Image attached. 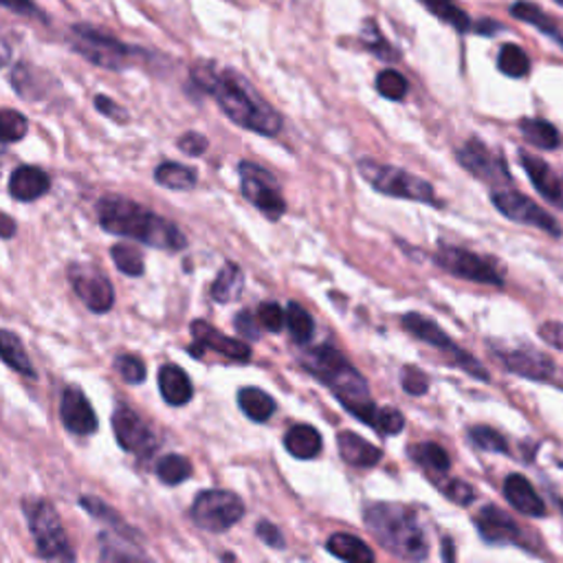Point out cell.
I'll return each mask as SVG.
<instances>
[{
	"instance_id": "obj_12",
	"label": "cell",
	"mask_w": 563,
	"mask_h": 563,
	"mask_svg": "<svg viewBox=\"0 0 563 563\" xmlns=\"http://www.w3.org/2000/svg\"><path fill=\"white\" fill-rule=\"evenodd\" d=\"M491 203L498 207V212L502 216H507L513 222L537 227V229H541V231H546L554 238L561 235L559 222L546 209H541L535 201L526 199L520 192H494Z\"/></svg>"
},
{
	"instance_id": "obj_16",
	"label": "cell",
	"mask_w": 563,
	"mask_h": 563,
	"mask_svg": "<svg viewBox=\"0 0 563 563\" xmlns=\"http://www.w3.org/2000/svg\"><path fill=\"white\" fill-rule=\"evenodd\" d=\"M113 432L121 449L137 456H148L156 449V438L148 423L126 406H119L113 414Z\"/></svg>"
},
{
	"instance_id": "obj_46",
	"label": "cell",
	"mask_w": 563,
	"mask_h": 563,
	"mask_svg": "<svg viewBox=\"0 0 563 563\" xmlns=\"http://www.w3.org/2000/svg\"><path fill=\"white\" fill-rule=\"evenodd\" d=\"M258 319H260V324H263L267 331L278 333V331H282V327H284L286 312H284L278 304L267 302V304L260 306V310H258Z\"/></svg>"
},
{
	"instance_id": "obj_9",
	"label": "cell",
	"mask_w": 563,
	"mask_h": 563,
	"mask_svg": "<svg viewBox=\"0 0 563 563\" xmlns=\"http://www.w3.org/2000/svg\"><path fill=\"white\" fill-rule=\"evenodd\" d=\"M71 42L79 55L111 71L124 68L132 57V51L124 42L89 25H73Z\"/></svg>"
},
{
	"instance_id": "obj_4",
	"label": "cell",
	"mask_w": 563,
	"mask_h": 563,
	"mask_svg": "<svg viewBox=\"0 0 563 563\" xmlns=\"http://www.w3.org/2000/svg\"><path fill=\"white\" fill-rule=\"evenodd\" d=\"M368 530L394 556L423 561L430 556V539L417 511L394 502L370 504L363 513Z\"/></svg>"
},
{
	"instance_id": "obj_49",
	"label": "cell",
	"mask_w": 563,
	"mask_h": 563,
	"mask_svg": "<svg viewBox=\"0 0 563 563\" xmlns=\"http://www.w3.org/2000/svg\"><path fill=\"white\" fill-rule=\"evenodd\" d=\"M539 337L548 346H552L556 350H563V324H561V321H546V324L539 327Z\"/></svg>"
},
{
	"instance_id": "obj_34",
	"label": "cell",
	"mask_w": 563,
	"mask_h": 563,
	"mask_svg": "<svg viewBox=\"0 0 563 563\" xmlns=\"http://www.w3.org/2000/svg\"><path fill=\"white\" fill-rule=\"evenodd\" d=\"M156 475L161 477V482H166V485H181V482H185L192 475V462L185 456L170 453L156 462Z\"/></svg>"
},
{
	"instance_id": "obj_40",
	"label": "cell",
	"mask_w": 563,
	"mask_h": 563,
	"mask_svg": "<svg viewBox=\"0 0 563 563\" xmlns=\"http://www.w3.org/2000/svg\"><path fill=\"white\" fill-rule=\"evenodd\" d=\"M469 438L471 443L482 449V451H494V453H509V445L507 438L496 432L494 427H485V425H477L469 430Z\"/></svg>"
},
{
	"instance_id": "obj_26",
	"label": "cell",
	"mask_w": 563,
	"mask_h": 563,
	"mask_svg": "<svg viewBox=\"0 0 563 563\" xmlns=\"http://www.w3.org/2000/svg\"><path fill=\"white\" fill-rule=\"evenodd\" d=\"M286 451L297 460H310L321 451V436L310 425H293L284 436Z\"/></svg>"
},
{
	"instance_id": "obj_41",
	"label": "cell",
	"mask_w": 563,
	"mask_h": 563,
	"mask_svg": "<svg viewBox=\"0 0 563 563\" xmlns=\"http://www.w3.org/2000/svg\"><path fill=\"white\" fill-rule=\"evenodd\" d=\"M414 453L421 464H425L427 469H432L436 473H447L451 469L449 453L436 443H423L419 449H414Z\"/></svg>"
},
{
	"instance_id": "obj_44",
	"label": "cell",
	"mask_w": 563,
	"mask_h": 563,
	"mask_svg": "<svg viewBox=\"0 0 563 563\" xmlns=\"http://www.w3.org/2000/svg\"><path fill=\"white\" fill-rule=\"evenodd\" d=\"M115 368L119 372V376L130 383V385H139L145 381V366L139 357L135 355H119L115 359Z\"/></svg>"
},
{
	"instance_id": "obj_57",
	"label": "cell",
	"mask_w": 563,
	"mask_h": 563,
	"mask_svg": "<svg viewBox=\"0 0 563 563\" xmlns=\"http://www.w3.org/2000/svg\"><path fill=\"white\" fill-rule=\"evenodd\" d=\"M554 3H556V5H561V8H563V0H554Z\"/></svg>"
},
{
	"instance_id": "obj_15",
	"label": "cell",
	"mask_w": 563,
	"mask_h": 563,
	"mask_svg": "<svg viewBox=\"0 0 563 563\" xmlns=\"http://www.w3.org/2000/svg\"><path fill=\"white\" fill-rule=\"evenodd\" d=\"M458 161L464 170H469L473 177L482 181H489L494 185H502L511 181L504 161L494 156L491 150L479 139H471L466 145H462L458 150Z\"/></svg>"
},
{
	"instance_id": "obj_30",
	"label": "cell",
	"mask_w": 563,
	"mask_h": 563,
	"mask_svg": "<svg viewBox=\"0 0 563 563\" xmlns=\"http://www.w3.org/2000/svg\"><path fill=\"white\" fill-rule=\"evenodd\" d=\"M509 12H511L513 18H517V21H522V23H528L530 27L539 29L541 34H546V36H550V38H556V40L563 44V38H561V34H559L554 21H552L539 5L528 3V0H517V3L511 5Z\"/></svg>"
},
{
	"instance_id": "obj_27",
	"label": "cell",
	"mask_w": 563,
	"mask_h": 563,
	"mask_svg": "<svg viewBox=\"0 0 563 563\" xmlns=\"http://www.w3.org/2000/svg\"><path fill=\"white\" fill-rule=\"evenodd\" d=\"M0 359H3L12 370H16L18 374L31 376L36 379V370L34 363L21 342V337L12 331H0Z\"/></svg>"
},
{
	"instance_id": "obj_38",
	"label": "cell",
	"mask_w": 563,
	"mask_h": 563,
	"mask_svg": "<svg viewBox=\"0 0 563 563\" xmlns=\"http://www.w3.org/2000/svg\"><path fill=\"white\" fill-rule=\"evenodd\" d=\"M408 79L400 75L398 71L394 68H385L379 73L376 77V91L385 98V100H392V102H400L406 95H408Z\"/></svg>"
},
{
	"instance_id": "obj_25",
	"label": "cell",
	"mask_w": 563,
	"mask_h": 563,
	"mask_svg": "<svg viewBox=\"0 0 563 563\" xmlns=\"http://www.w3.org/2000/svg\"><path fill=\"white\" fill-rule=\"evenodd\" d=\"M327 548L331 554H335L337 559L348 561V563H372L374 561L372 548L363 539L348 535V533L331 535Z\"/></svg>"
},
{
	"instance_id": "obj_33",
	"label": "cell",
	"mask_w": 563,
	"mask_h": 563,
	"mask_svg": "<svg viewBox=\"0 0 563 563\" xmlns=\"http://www.w3.org/2000/svg\"><path fill=\"white\" fill-rule=\"evenodd\" d=\"M520 130L528 143L541 150H554L559 148V132L556 128L546 119H522Z\"/></svg>"
},
{
	"instance_id": "obj_28",
	"label": "cell",
	"mask_w": 563,
	"mask_h": 563,
	"mask_svg": "<svg viewBox=\"0 0 563 563\" xmlns=\"http://www.w3.org/2000/svg\"><path fill=\"white\" fill-rule=\"evenodd\" d=\"M238 406L243 410L252 421L256 423H265L273 417L276 412V400L258 389V387H243L238 392Z\"/></svg>"
},
{
	"instance_id": "obj_48",
	"label": "cell",
	"mask_w": 563,
	"mask_h": 563,
	"mask_svg": "<svg viewBox=\"0 0 563 563\" xmlns=\"http://www.w3.org/2000/svg\"><path fill=\"white\" fill-rule=\"evenodd\" d=\"M445 496H447L451 502L460 504V507H469V504L475 500L473 487H469L466 482H462V479L449 482V485L445 487Z\"/></svg>"
},
{
	"instance_id": "obj_51",
	"label": "cell",
	"mask_w": 563,
	"mask_h": 563,
	"mask_svg": "<svg viewBox=\"0 0 563 563\" xmlns=\"http://www.w3.org/2000/svg\"><path fill=\"white\" fill-rule=\"evenodd\" d=\"M95 108H98L102 115L115 119L117 124H126V121H128V113H126L119 104H115L113 100H108L106 95H98V98H95Z\"/></svg>"
},
{
	"instance_id": "obj_18",
	"label": "cell",
	"mask_w": 563,
	"mask_h": 563,
	"mask_svg": "<svg viewBox=\"0 0 563 563\" xmlns=\"http://www.w3.org/2000/svg\"><path fill=\"white\" fill-rule=\"evenodd\" d=\"M192 335L196 340V344L190 346V353L194 357L205 355V350H214V353H218L222 357H229V359H235V361H247L252 357V348L245 342L231 340V337L218 333L212 324H207V321H203V319L194 321Z\"/></svg>"
},
{
	"instance_id": "obj_32",
	"label": "cell",
	"mask_w": 563,
	"mask_h": 563,
	"mask_svg": "<svg viewBox=\"0 0 563 563\" xmlns=\"http://www.w3.org/2000/svg\"><path fill=\"white\" fill-rule=\"evenodd\" d=\"M154 179L158 185H164L168 190H181V192L192 190L196 185V172L181 164H172V161L161 164L154 172Z\"/></svg>"
},
{
	"instance_id": "obj_5",
	"label": "cell",
	"mask_w": 563,
	"mask_h": 563,
	"mask_svg": "<svg viewBox=\"0 0 563 563\" xmlns=\"http://www.w3.org/2000/svg\"><path fill=\"white\" fill-rule=\"evenodd\" d=\"M359 172L376 192H381L385 196L438 205L432 183H427L425 179H421L404 168L379 164V161H374V158H361Z\"/></svg>"
},
{
	"instance_id": "obj_24",
	"label": "cell",
	"mask_w": 563,
	"mask_h": 563,
	"mask_svg": "<svg viewBox=\"0 0 563 563\" xmlns=\"http://www.w3.org/2000/svg\"><path fill=\"white\" fill-rule=\"evenodd\" d=\"M337 447L342 458L359 469H368L379 464V460L383 458V451L379 447H374L372 443H368L366 438H361L359 434L353 432H342L337 436Z\"/></svg>"
},
{
	"instance_id": "obj_19",
	"label": "cell",
	"mask_w": 563,
	"mask_h": 563,
	"mask_svg": "<svg viewBox=\"0 0 563 563\" xmlns=\"http://www.w3.org/2000/svg\"><path fill=\"white\" fill-rule=\"evenodd\" d=\"M60 419L71 434L91 436L98 432V417L79 387H66L60 400Z\"/></svg>"
},
{
	"instance_id": "obj_22",
	"label": "cell",
	"mask_w": 563,
	"mask_h": 563,
	"mask_svg": "<svg viewBox=\"0 0 563 563\" xmlns=\"http://www.w3.org/2000/svg\"><path fill=\"white\" fill-rule=\"evenodd\" d=\"M158 389L166 398L168 406L181 408L192 400V381L190 376L175 363H168L158 370Z\"/></svg>"
},
{
	"instance_id": "obj_54",
	"label": "cell",
	"mask_w": 563,
	"mask_h": 563,
	"mask_svg": "<svg viewBox=\"0 0 563 563\" xmlns=\"http://www.w3.org/2000/svg\"><path fill=\"white\" fill-rule=\"evenodd\" d=\"M0 5L16 12V14H36V5L31 3V0H0Z\"/></svg>"
},
{
	"instance_id": "obj_50",
	"label": "cell",
	"mask_w": 563,
	"mask_h": 563,
	"mask_svg": "<svg viewBox=\"0 0 563 563\" xmlns=\"http://www.w3.org/2000/svg\"><path fill=\"white\" fill-rule=\"evenodd\" d=\"M207 139L199 132H185L181 139H179V150H183L185 154L190 156H201L205 150H207Z\"/></svg>"
},
{
	"instance_id": "obj_14",
	"label": "cell",
	"mask_w": 563,
	"mask_h": 563,
	"mask_svg": "<svg viewBox=\"0 0 563 563\" xmlns=\"http://www.w3.org/2000/svg\"><path fill=\"white\" fill-rule=\"evenodd\" d=\"M475 526L489 543H513L526 550H535V546L528 541L524 528L502 509L498 507H485L475 515Z\"/></svg>"
},
{
	"instance_id": "obj_2",
	"label": "cell",
	"mask_w": 563,
	"mask_h": 563,
	"mask_svg": "<svg viewBox=\"0 0 563 563\" xmlns=\"http://www.w3.org/2000/svg\"><path fill=\"white\" fill-rule=\"evenodd\" d=\"M98 220L108 233L139 240L154 249L181 252L188 245L185 235L175 222L121 196L102 199L98 203Z\"/></svg>"
},
{
	"instance_id": "obj_45",
	"label": "cell",
	"mask_w": 563,
	"mask_h": 563,
	"mask_svg": "<svg viewBox=\"0 0 563 563\" xmlns=\"http://www.w3.org/2000/svg\"><path fill=\"white\" fill-rule=\"evenodd\" d=\"M406 427V419L404 414H400L398 410L394 408H383L379 410V417H376V423H374V430L383 436H396L404 432Z\"/></svg>"
},
{
	"instance_id": "obj_53",
	"label": "cell",
	"mask_w": 563,
	"mask_h": 563,
	"mask_svg": "<svg viewBox=\"0 0 563 563\" xmlns=\"http://www.w3.org/2000/svg\"><path fill=\"white\" fill-rule=\"evenodd\" d=\"M235 329L240 335H245L249 340H258V327H256V317H252L249 310H243L235 317Z\"/></svg>"
},
{
	"instance_id": "obj_58",
	"label": "cell",
	"mask_w": 563,
	"mask_h": 563,
	"mask_svg": "<svg viewBox=\"0 0 563 563\" xmlns=\"http://www.w3.org/2000/svg\"><path fill=\"white\" fill-rule=\"evenodd\" d=\"M0 66H3V55H0Z\"/></svg>"
},
{
	"instance_id": "obj_39",
	"label": "cell",
	"mask_w": 563,
	"mask_h": 563,
	"mask_svg": "<svg viewBox=\"0 0 563 563\" xmlns=\"http://www.w3.org/2000/svg\"><path fill=\"white\" fill-rule=\"evenodd\" d=\"M111 258L115 260L117 269H119L121 273H126V276H135V278H137V276H141L143 269H145L141 249H137V247H132V245H115V247L111 249Z\"/></svg>"
},
{
	"instance_id": "obj_23",
	"label": "cell",
	"mask_w": 563,
	"mask_h": 563,
	"mask_svg": "<svg viewBox=\"0 0 563 563\" xmlns=\"http://www.w3.org/2000/svg\"><path fill=\"white\" fill-rule=\"evenodd\" d=\"M51 188V181L47 177V172H42L36 166H23L18 170H14L12 179H10V194L16 201H38L40 196H44Z\"/></svg>"
},
{
	"instance_id": "obj_6",
	"label": "cell",
	"mask_w": 563,
	"mask_h": 563,
	"mask_svg": "<svg viewBox=\"0 0 563 563\" xmlns=\"http://www.w3.org/2000/svg\"><path fill=\"white\" fill-rule=\"evenodd\" d=\"M25 513L31 526V535L36 539L40 556L49 561H73L75 554L66 539L64 526L57 517V511L47 500L25 502Z\"/></svg>"
},
{
	"instance_id": "obj_8",
	"label": "cell",
	"mask_w": 563,
	"mask_h": 563,
	"mask_svg": "<svg viewBox=\"0 0 563 563\" xmlns=\"http://www.w3.org/2000/svg\"><path fill=\"white\" fill-rule=\"evenodd\" d=\"M245 515V502L231 491H203L192 507V520L207 533H227Z\"/></svg>"
},
{
	"instance_id": "obj_47",
	"label": "cell",
	"mask_w": 563,
	"mask_h": 563,
	"mask_svg": "<svg viewBox=\"0 0 563 563\" xmlns=\"http://www.w3.org/2000/svg\"><path fill=\"white\" fill-rule=\"evenodd\" d=\"M400 385H404V389L412 396H421L430 389V379L427 374H423L421 370L417 368H404V374H400Z\"/></svg>"
},
{
	"instance_id": "obj_56",
	"label": "cell",
	"mask_w": 563,
	"mask_h": 563,
	"mask_svg": "<svg viewBox=\"0 0 563 563\" xmlns=\"http://www.w3.org/2000/svg\"><path fill=\"white\" fill-rule=\"evenodd\" d=\"M3 148H5V141H0V152H3Z\"/></svg>"
},
{
	"instance_id": "obj_55",
	"label": "cell",
	"mask_w": 563,
	"mask_h": 563,
	"mask_svg": "<svg viewBox=\"0 0 563 563\" xmlns=\"http://www.w3.org/2000/svg\"><path fill=\"white\" fill-rule=\"evenodd\" d=\"M14 231H16V222L10 216L0 214V235L10 238V235H14Z\"/></svg>"
},
{
	"instance_id": "obj_36",
	"label": "cell",
	"mask_w": 563,
	"mask_h": 563,
	"mask_svg": "<svg viewBox=\"0 0 563 563\" xmlns=\"http://www.w3.org/2000/svg\"><path fill=\"white\" fill-rule=\"evenodd\" d=\"M498 68L509 77H526L530 71V60L517 44H504L498 53Z\"/></svg>"
},
{
	"instance_id": "obj_43",
	"label": "cell",
	"mask_w": 563,
	"mask_h": 563,
	"mask_svg": "<svg viewBox=\"0 0 563 563\" xmlns=\"http://www.w3.org/2000/svg\"><path fill=\"white\" fill-rule=\"evenodd\" d=\"M82 507H85L93 517H100L102 522H108L111 526H115V528H117L119 533H124L126 537H132L130 526H126L124 520H121L111 507H106L104 502H100V500H95V498H82Z\"/></svg>"
},
{
	"instance_id": "obj_21",
	"label": "cell",
	"mask_w": 563,
	"mask_h": 563,
	"mask_svg": "<svg viewBox=\"0 0 563 563\" xmlns=\"http://www.w3.org/2000/svg\"><path fill=\"white\" fill-rule=\"evenodd\" d=\"M504 498L522 515L546 517V513H548L546 511V502L539 498V494L535 491V487L530 485V482L524 475H520V473H511L504 479Z\"/></svg>"
},
{
	"instance_id": "obj_52",
	"label": "cell",
	"mask_w": 563,
	"mask_h": 563,
	"mask_svg": "<svg viewBox=\"0 0 563 563\" xmlns=\"http://www.w3.org/2000/svg\"><path fill=\"white\" fill-rule=\"evenodd\" d=\"M256 533H258V537H260L267 546H271V548H284V537H282V533H280V528H278L276 524H271V522H260L258 528H256Z\"/></svg>"
},
{
	"instance_id": "obj_1",
	"label": "cell",
	"mask_w": 563,
	"mask_h": 563,
	"mask_svg": "<svg viewBox=\"0 0 563 563\" xmlns=\"http://www.w3.org/2000/svg\"><path fill=\"white\" fill-rule=\"evenodd\" d=\"M192 79L201 91L209 93L218 102L233 124L265 137L280 132L282 117L278 111H273L238 73L199 62L192 68Z\"/></svg>"
},
{
	"instance_id": "obj_37",
	"label": "cell",
	"mask_w": 563,
	"mask_h": 563,
	"mask_svg": "<svg viewBox=\"0 0 563 563\" xmlns=\"http://www.w3.org/2000/svg\"><path fill=\"white\" fill-rule=\"evenodd\" d=\"M361 42L370 53H374L376 57H381L385 62L398 60V51L383 38V34H381V29L376 27L374 21H366V25L361 29Z\"/></svg>"
},
{
	"instance_id": "obj_11",
	"label": "cell",
	"mask_w": 563,
	"mask_h": 563,
	"mask_svg": "<svg viewBox=\"0 0 563 563\" xmlns=\"http://www.w3.org/2000/svg\"><path fill=\"white\" fill-rule=\"evenodd\" d=\"M240 179H243V194L254 203L267 218L278 220L286 212V201L278 188V181L271 172L256 164H240Z\"/></svg>"
},
{
	"instance_id": "obj_17",
	"label": "cell",
	"mask_w": 563,
	"mask_h": 563,
	"mask_svg": "<svg viewBox=\"0 0 563 563\" xmlns=\"http://www.w3.org/2000/svg\"><path fill=\"white\" fill-rule=\"evenodd\" d=\"M496 355L509 372L520 374L524 379L548 381L554 374V361L546 353H539L533 346H522V348H517V346H507V348L496 346Z\"/></svg>"
},
{
	"instance_id": "obj_42",
	"label": "cell",
	"mask_w": 563,
	"mask_h": 563,
	"mask_svg": "<svg viewBox=\"0 0 563 563\" xmlns=\"http://www.w3.org/2000/svg\"><path fill=\"white\" fill-rule=\"evenodd\" d=\"M27 119L18 111H0V141H21L27 135Z\"/></svg>"
},
{
	"instance_id": "obj_7",
	"label": "cell",
	"mask_w": 563,
	"mask_h": 563,
	"mask_svg": "<svg viewBox=\"0 0 563 563\" xmlns=\"http://www.w3.org/2000/svg\"><path fill=\"white\" fill-rule=\"evenodd\" d=\"M404 327L421 342L430 344L432 348L440 350L443 355L449 357V361L453 366H458L460 370H464L469 376L473 379H479V381H489V372L487 368L482 366L475 357H471L466 350H462L458 344L451 342V337L436 324V321H432L427 315H421V312H408L404 317Z\"/></svg>"
},
{
	"instance_id": "obj_35",
	"label": "cell",
	"mask_w": 563,
	"mask_h": 563,
	"mask_svg": "<svg viewBox=\"0 0 563 563\" xmlns=\"http://www.w3.org/2000/svg\"><path fill=\"white\" fill-rule=\"evenodd\" d=\"M286 324H289V331H291V337L297 342V344H308L310 337H312V331H315V321L310 317V312L297 304V302H291L286 306Z\"/></svg>"
},
{
	"instance_id": "obj_13",
	"label": "cell",
	"mask_w": 563,
	"mask_h": 563,
	"mask_svg": "<svg viewBox=\"0 0 563 563\" xmlns=\"http://www.w3.org/2000/svg\"><path fill=\"white\" fill-rule=\"evenodd\" d=\"M68 278L77 297L82 299L93 312H108L113 308L115 291L102 271L89 265H73L68 269Z\"/></svg>"
},
{
	"instance_id": "obj_10",
	"label": "cell",
	"mask_w": 563,
	"mask_h": 563,
	"mask_svg": "<svg viewBox=\"0 0 563 563\" xmlns=\"http://www.w3.org/2000/svg\"><path fill=\"white\" fill-rule=\"evenodd\" d=\"M436 265L447 273L469 282L491 284V286L504 284V271L498 267V263L460 247H440L436 254Z\"/></svg>"
},
{
	"instance_id": "obj_29",
	"label": "cell",
	"mask_w": 563,
	"mask_h": 563,
	"mask_svg": "<svg viewBox=\"0 0 563 563\" xmlns=\"http://www.w3.org/2000/svg\"><path fill=\"white\" fill-rule=\"evenodd\" d=\"M245 289V273L238 265L229 263L222 267V271L218 273L216 282L212 284V297L220 304H229L233 299L240 297Z\"/></svg>"
},
{
	"instance_id": "obj_20",
	"label": "cell",
	"mask_w": 563,
	"mask_h": 563,
	"mask_svg": "<svg viewBox=\"0 0 563 563\" xmlns=\"http://www.w3.org/2000/svg\"><path fill=\"white\" fill-rule=\"evenodd\" d=\"M522 168L526 170L533 188L556 209H563V181L559 179V175L546 164L543 158L522 152Z\"/></svg>"
},
{
	"instance_id": "obj_31",
	"label": "cell",
	"mask_w": 563,
	"mask_h": 563,
	"mask_svg": "<svg viewBox=\"0 0 563 563\" xmlns=\"http://www.w3.org/2000/svg\"><path fill=\"white\" fill-rule=\"evenodd\" d=\"M419 3L425 5L430 14H434L436 18H440L456 31H462V34L473 31V23H471L469 14L456 3V0H419Z\"/></svg>"
},
{
	"instance_id": "obj_3",
	"label": "cell",
	"mask_w": 563,
	"mask_h": 563,
	"mask_svg": "<svg viewBox=\"0 0 563 563\" xmlns=\"http://www.w3.org/2000/svg\"><path fill=\"white\" fill-rule=\"evenodd\" d=\"M304 366L319 381H324L331 392L337 396L340 404L359 421L374 427L379 410L372 400L368 381L346 361L342 353L331 346H319L306 353Z\"/></svg>"
}]
</instances>
